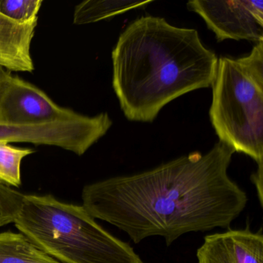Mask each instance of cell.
<instances>
[{"label": "cell", "instance_id": "6da1fadb", "mask_svg": "<svg viewBox=\"0 0 263 263\" xmlns=\"http://www.w3.org/2000/svg\"><path fill=\"white\" fill-rule=\"evenodd\" d=\"M235 150L221 141L141 173L84 186L82 206L135 243L161 236L167 246L193 232L229 228L246 209V192L228 174Z\"/></svg>", "mask_w": 263, "mask_h": 263}, {"label": "cell", "instance_id": "7a4b0ae2", "mask_svg": "<svg viewBox=\"0 0 263 263\" xmlns=\"http://www.w3.org/2000/svg\"><path fill=\"white\" fill-rule=\"evenodd\" d=\"M218 60L195 29L156 16L138 18L112 52L113 88L126 118L153 122L171 101L212 87Z\"/></svg>", "mask_w": 263, "mask_h": 263}, {"label": "cell", "instance_id": "3957f363", "mask_svg": "<svg viewBox=\"0 0 263 263\" xmlns=\"http://www.w3.org/2000/svg\"><path fill=\"white\" fill-rule=\"evenodd\" d=\"M13 223L61 263H144L130 245L103 229L82 205L51 195H24Z\"/></svg>", "mask_w": 263, "mask_h": 263}, {"label": "cell", "instance_id": "277c9868", "mask_svg": "<svg viewBox=\"0 0 263 263\" xmlns=\"http://www.w3.org/2000/svg\"><path fill=\"white\" fill-rule=\"evenodd\" d=\"M209 116L219 141L263 169V41L248 56L218 60Z\"/></svg>", "mask_w": 263, "mask_h": 263}, {"label": "cell", "instance_id": "5b68a950", "mask_svg": "<svg viewBox=\"0 0 263 263\" xmlns=\"http://www.w3.org/2000/svg\"><path fill=\"white\" fill-rule=\"evenodd\" d=\"M112 124L107 113L93 117L80 114L73 119L43 124L0 122V141L53 146L81 156L107 134Z\"/></svg>", "mask_w": 263, "mask_h": 263}, {"label": "cell", "instance_id": "8992f818", "mask_svg": "<svg viewBox=\"0 0 263 263\" xmlns=\"http://www.w3.org/2000/svg\"><path fill=\"white\" fill-rule=\"evenodd\" d=\"M187 8L198 13L218 42L224 40L263 41L262 0L189 1Z\"/></svg>", "mask_w": 263, "mask_h": 263}, {"label": "cell", "instance_id": "52a82bcc", "mask_svg": "<svg viewBox=\"0 0 263 263\" xmlns=\"http://www.w3.org/2000/svg\"><path fill=\"white\" fill-rule=\"evenodd\" d=\"M53 102L45 92L11 73L0 87V122L36 124L79 116Z\"/></svg>", "mask_w": 263, "mask_h": 263}, {"label": "cell", "instance_id": "ba28073f", "mask_svg": "<svg viewBox=\"0 0 263 263\" xmlns=\"http://www.w3.org/2000/svg\"><path fill=\"white\" fill-rule=\"evenodd\" d=\"M198 263H263V235L249 228L204 237L197 251Z\"/></svg>", "mask_w": 263, "mask_h": 263}, {"label": "cell", "instance_id": "9c48e42d", "mask_svg": "<svg viewBox=\"0 0 263 263\" xmlns=\"http://www.w3.org/2000/svg\"><path fill=\"white\" fill-rule=\"evenodd\" d=\"M37 23L15 22L0 13V67L10 72L34 70L31 45Z\"/></svg>", "mask_w": 263, "mask_h": 263}, {"label": "cell", "instance_id": "30bf717a", "mask_svg": "<svg viewBox=\"0 0 263 263\" xmlns=\"http://www.w3.org/2000/svg\"><path fill=\"white\" fill-rule=\"evenodd\" d=\"M0 263H61L19 232L0 233Z\"/></svg>", "mask_w": 263, "mask_h": 263}, {"label": "cell", "instance_id": "8fae6325", "mask_svg": "<svg viewBox=\"0 0 263 263\" xmlns=\"http://www.w3.org/2000/svg\"><path fill=\"white\" fill-rule=\"evenodd\" d=\"M152 1L132 0H88L75 7L73 24L85 25L93 24L126 13L134 9L145 8Z\"/></svg>", "mask_w": 263, "mask_h": 263}, {"label": "cell", "instance_id": "7c38bea8", "mask_svg": "<svg viewBox=\"0 0 263 263\" xmlns=\"http://www.w3.org/2000/svg\"><path fill=\"white\" fill-rule=\"evenodd\" d=\"M34 152L30 148H19L0 141V182L10 187H19L22 184V161Z\"/></svg>", "mask_w": 263, "mask_h": 263}, {"label": "cell", "instance_id": "4fadbf2b", "mask_svg": "<svg viewBox=\"0 0 263 263\" xmlns=\"http://www.w3.org/2000/svg\"><path fill=\"white\" fill-rule=\"evenodd\" d=\"M42 0H0V13L17 23L38 19Z\"/></svg>", "mask_w": 263, "mask_h": 263}, {"label": "cell", "instance_id": "5bb4252c", "mask_svg": "<svg viewBox=\"0 0 263 263\" xmlns=\"http://www.w3.org/2000/svg\"><path fill=\"white\" fill-rule=\"evenodd\" d=\"M24 195L0 182V228L14 222Z\"/></svg>", "mask_w": 263, "mask_h": 263}, {"label": "cell", "instance_id": "9a60e30c", "mask_svg": "<svg viewBox=\"0 0 263 263\" xmlns=\"http://www.w3.org/2000/svg\"><path fill=\"white\" fill-rule=\"evenodd\" d=\"M10 73H11V72L3 68L2 67H0V87L2 85L3 82H4L5 78H7Z\"/></svg>", "mask_w": 263, "mask_h": 263}]
</instances>
